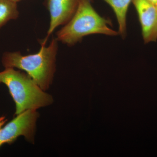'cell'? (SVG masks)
Here are the masks:
<instances>
[{"mask_svg": "<svg viewBox=\"0 0 157 157\" xmlns=\"http://www.w3.org/2000/svg\"><path fill=\"white\" fill-rule=\"evenodd\" d=\"M59 41L56 38L48 46L41 44L37 53L23 56L20 52L3 53L2 63L5 68H17L24 71L44 91L49 89L56 71Z\"/></svg>", "mask_w": 157, "mask_h": 157, "instance_id": "obj_1", "label": "cell"}, {"mask_svg": "<svg viewBox=\"0 0 157 157\" xmlns=\"http://www.w3.org/2000/svg\"><path fill=\"white\" fill-rule=\"evenodd\" d=\"M110 25L109 20L101 17L93 8L91 0H80L73 17L57 32L56 38L59 42L72 46L91 34L117 36L118 32Z\"/></svg>", "mask_w": 157, "mask_h": 157, "instance_id": "obj_2", "label": "cell"}, {"mask_svg": "<svg viewBox=\"0 0 157 157\" xmlns=\"http://www.w3.org/2000/svg\"><path fill=\"white\" fill-rule=\"evenodd\" d=\"M0 83L6 85L15 104V115L29 109L37 110L53 102L52 96L45 92L27 73L6 68L0 72Z\"/></svg>", "mask_w": 157, "mask_h": 157, "instance_id": "obj_3", "label": "cell"}, {"mask_svg": "<svg viewBox=\"0 0 157 157\" xmlns=\"http://www.w3.org/2000/svg\"><path fill=\"white\" fill-rule=\"evenodd\" d=\"M16 116L2 129L0 147L5 144L13 143L20 136H23L28 141L34 143L39 116L37 110L29 109Z\"/></svg>", "mask_w": 157, "mask_h": 157, "instance_id": "obj_4", "label": "cell"}, {"mask_svg": "<svg viewBox=\"0 0 157 157\" xmlns=\"http://www.w3.org/2000/svg\"><path fill=\"white\" fill-rule=\"evenodd\" d=\"M80 2V0H46L45 6L50 14V21L47 36L42 44H45L57 28L65 25L72 18Z\"/></svg>", "mask_w": 157, "mask_h": 157, "instance_id": "obj_5", "label": "cell"}, {"mask_svg": "<svg viewBox=\"0 0 157 157\" xmlns=\"http://www.w3.org/2000/svg\"><path fill=\"white\" fill-rule=\"evenodd\" d=\"M141 25L144 41L146 43L157 39V10L148 0H133Z\"/></svg>", "mask_w": 157, "mask_h": 157, "instance_id": "obj_6", "label": "cell"}, {"mask_svg": "<svg viewBox=\"0 0 157 157\" xmlns=\"http://www.w3.org/2000/svg\"><path fill=\"white\" fill-rule=\"evenodd\" d=\"M112 8L118 23V34L123 38L126 36L127 14L133 0H103Z\"/></svg>", "mask_w": 157, "mask_h": 157, "instance_id": "obj_7", "label": "cell"}, {"mask_svg": "<svg viewBox=\"0 0 157 157\" xmlns=\"http://www.w3.org/2000/svg\"><path fill=\"white\" fill-rule=\"evenodd\" d=\"M19 15L17 3L11 0H0V29L10 21L17 19Z\"/></svg>", "mask_w": 157, "mask_h": 157, "instance_id": "obj_8", "label": "cell"}, {"mask_svg": "<svg viewBox=\"0 0 157 157\" xmlns=\"http://www.w3.org/2000/svg\"><path fill=\"white\" fill-rule=\"evenodd\" d=\"M6 121H7V119H6V117L2 116L0 117V134H1L3 125L5 124Z\"/></svg>", "mask_w": 157, "mask_h": 157, "instance_id": "obj_9", "label": "cell"}, {"mask_svg": "<svg viewBox=\"0 0 157 157\" xmlns=\"http://www.w3.org/2000/svg\"><path fill=\"white\" fill-rule=\"evenodd\" d=\"M150 2H151L152 3L155 5L156 3L157 2V0H148Z\"/></svg>", "mask_w": 157, "mask_h": 157, "instance_id": "obj_10", "label": "cell"}, {"mask_svg": "<svg viewBox=\"0 0 157 157\" xmlns=\"http://www.w3.org/2000/svg\"><path fill=\"white\" fill-rule=\"evenodd\" d=\"M11 1H13V2H15L17 3L18 2L22 1V0H11Z\"/></svg>", "mask_w": 157, "mask_h": 157, "instance_id": "obj_11", "label": "cell"}, {"mask_svg": "<svg viewBox=\"0 0 157 157\" xmlns=\"http://www.w3.org/2000/svg\"><path fill=\"white\" fill-rule=\"evenodd\" d=\"M155 6L156 8V9L157 10V2L156 3L155 5Z\"/></svg>", "mask_w": 157, "mask_h": 157, "instance_id": "obj_12", "label": "cell"}]
</instances>
